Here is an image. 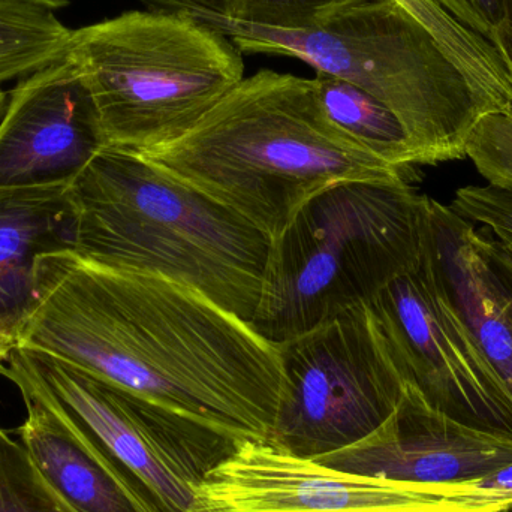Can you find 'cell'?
I'll list each match as a JSON object with an SVG mask.
<instances>
[{
    "label": "cell",
    "instance_id": "obj_1",
    "mask_svg": "<svg viewBox=\"0 0 512 512\" xmlns=\"http://www.w3.org/2000/svg\"><path fill=\"white\" fill-rule=\"evenodd\" d=\"M17 346L47 352L234 444L268 441L279 351L200 292L114 270L74 249L36 262V304Z\"/></svg>",
    "mask_w": 512,
    "mask_h": 512
},
{
    "label": "cell",
    "instance_id": "obj_2",
    "mask_svg": "<svg viewBox=\"0 0 512 512\" xmlns=\"http://www.w3.org/2000/svg\"><path fill=\"white\" fill-rule=\"evenodd\" d=\"M277 239L313 195L346 180L415 177L337 128L315 81L262 69L185 137L137 153Z\"/></svg>",
    "mask_w": 512,
    "mask_h": 512
},
{
    "label": "cell",
    "instance_id": "obj_3",
    "mask_svg": "<svg viewBox=\"0 0 512 512\" xmlns=\"http://www.w3.org/2000/svg\"><path fill=\"white\" fill-rule=\"evenodd\" d=\"M74 251L200 292L252 324L273 239L137 153L104 147L68 186Z\"/></svg>",
    "mask_w": 512,
    "mask_h": 512
},
{
    "label": "cell",
    "instance_id": "obj_4",
    "mask_svg": "<svg viewBox=\"0 0 512 512\" xmlns=\"http://www.w3.org/2000/svg\"><path fill=\"white\" fill-rule=\"evenodd\" d=\"M228 36L242 54L303 60L390 108L423 165L462 161L478 120L498 111L441 42L394 0H355L307 29H271L185 11Z\"/></svg>",
    "mask_w": 512,
    "mask_h": 512
},
{
    "label": "cell",
    "instance_id": "obj_5",
    "mask_svg": "<svg viewBox=\"0 0 512 512\" xmlns=\"http://www.w3.org/2000/svg\"><path fill=\"white\" fill-rule=\"evenodd\" d=\"M421 197L403 179L346 180L313 195L273 240L256 333L280 345L414 270Z\"/></svg>",
    "mask_w": 512,
    "mask_h": 512
},
{
    "label": "cell",
    "instance_id": "obj_6",
    "mask_svg": "<svg viewBox=\"0 0 512 512\" xmlns=\"http://www.w3.org/2000/svg\"><path fill=\"white\" fill-rule=\"evenodd\" d=\"M66 56L107 147L143 153L185 137L245 78L228 36L183 12L131 11L72 30Z\"/></svg>",
    "mask_w": 512,
    "mask_h": 512
},
{
    "label": "cell",
    "instance_id": "obj_7",
    "mask_svg": "<svg viewBox=\"0 0 512 512\" xmlns=\"http://www.w3.org/2000/svg\"><path fill=\"white\" fill-rule=\"evenodd\" d=\"M277 351L283 382L268 442L301 459L367 438L396 411L408 384L367 304L280 343Z\"/></svg>",
    "mask_w": 512,
    "mask_h": 512
},
{
    "label": "cell",
    "instance_id": "obj_8",
    "mask_svg": "<svg viewBox=\"0 0 512 512\" xmlns=\"http://www.w3.org/2000/svg\"><path fill=\"white\" fill-rule=\"evenodd\" d=\"M9 355L158 512H198L207 472L239 447L47 352L15 346Z\"/></svg>",
    "mask_w": 512,
    "mask_h": 512
},
{
    "label": "cell",
    "instance_id": "obj_9",
    "mask_svg": "<svg viewBox=\"0 0 512 512\" xmlns=\"http://www.w3.org/2000/svg\"><path fill=\"white\" fill-rule=\"evenodd\" d=\"M198 512H512V495L475 484H411L346 474L268 441L242 442L207 472Z\"/></svg>",
    "mask_w": 512,
    "mask_h": 512
},
{
    "label": "cell",
    "instance_id": "obj_10",
    "mask_svg": "<svg viewBox=\"0 0 512 512\" xmlns=\"http://www.w3.org/2000/svg\"><path fill=\"white\" fill-rule=\"evenodd\" d=\"M405 381L432 408L512 438V394L421 261L369 304Z\"/></svg>",
    "mask_w": 512,
    "mask_h": 512
},
{
    "label": "cell",
    "instance_id": "obj_11",
    "mask_svg": "<svg viewBox=\"0 0 512 512\" xmlns=\"http://www.w3.org/2000/svg\"><path fill=\"white\" fill-rule=\"evenodd\" d=\"M104 147L95 101L65 56L9 92L0 122V189L69 186Z\"/></svg>",
    "mask_w": 512,
    "mask_h": 512
},
{
    "label": "cell",
    "instance_id": "obj_12",
    "mask_svg": "<svg viewBox=\"0 0 512 512\" xmlns=\"http://www.w3.org/2000/svg\"><path fill=\"white\" fill-rule=\"evenodd\" d=\"M346 474L411 484H477L512 463V438L436 411L406 384L396 411L357 444L315 459Z\"/></svg>",
    "mask_w": 512,
    "mask_h": 512
},
{
    "label": "cell",
    "instance_id": "obj_13",
    "mask_svg": "<svg viewBox=\"0 0 512 512\" xmlns=\"http://www.w3.org/2000/svg\"><path fill=\"white\" fill-rule=\"evenodd\" d=\"M3 376L26 405L17 429L23 447L54 492L75 512H158L104 451L77 429L9 355Z\"/></svg>",
    "mask_w": 512,
    "mask_h": 512
},
{
    "label": "cell",
    "instance_id": "obj_14",
    "mask_svg": "<svg viewBox=\"0 0 512 512\" xmlns=\"http://www.w3.org/2000/svg\"><path fill=\"white\" fill-rule=\"evenodd\" d=\"M472 233L450 206L421 197V261L512 394V304Z\"/></svg>",
    "mask_w": 512,
    "mask_h": 512
},
{
    "label": "cell",
    "instance_id": "obj_15",
    "mask_svg": "<svg viewBox=\"0 0 512 512\" xmlns=\"http://www.w3.org/2000/svg\"><path fill=\"white\" fill-rule=\"evenodd\" d=\"M68 186L0 189V336L18 342L36 304V262L74 249Z\"/></svg>",
    "mask_w": 512,
    "mask_h": 512
},
{
    "label": "cell",
    "instance_id": "obj_16",
    "mask_svg": "<svg viewBox=\"0 0 512 512\" xmlns=\"http://www.w3.org/2000/svg\"><path fill=\"white\" fill-rule=\"evenodd\" d=\"M316 93L325 116L364 149L417 179L420 159L396 114L355 84L316 72Z\"/></svg>",
    "mask_w": 512,
    "mask_h": 512
},
{
    "label": "cell",
    "instance_id": "obj_17",
    "mask_svg": "<svg viewBox=\"0 0 512 512\" xmlns=\"http://www.w3.org/2000/svg\"><path fill=\"white\" fill-rule=\"evenodd\" d=\"M71 36L51 9L0 0V84L30 77L63 59Z\"/></svg>",
    "mask_w": 512,
    "mask_h": 512
},
{
    "label": "cell",
    "instance_id": "obj_18",
    "mask_svg": "<svg viewBox=\"0 0 512 512\" xmlns=\"http://www.w3.org/2000/svg\"><path fill=\"white\" fill-rule=\"evenodd\" d=\"M417 18L499 110L512 107V78L498 51L435 0H394Z\"/></svg>",
    "mask_w": 512,
    "mask_h": 512
},
{
    "label": "cell",
    "instance_id": "obj_19",
    "mask_svg": "<svg viewBox=\"0 0 512 512\" xmlns=\"http://www.w3.org/2000/svg\"><path fill=\"white\" fill-rule=\"evenodd\" d=\"M0 512H75L54 492L29 451L0 427Z\"/></svg>",
    "mask_w": 512,
    "mask_h": 512
},
{
    "label": "cell",
    "instance_id": "obj_20",
    "mask_svg": "<svg viewBox=\"0 0 512 512\" xmlns=\"http://www.w3.org/2000/svg\"><path fill=\"white\" fill-rule=\"evenodd\" d=\"M465 152L489 185L512 192V114H484L469 134Z\"/></svg>",
    "mask_w": 512,
    "mask_h": 512
},
{
    "label": "cell",
    "instance_id": "obj_21",
    "mask_svg": "<svg viewBox=\"0 0 512 512\" xmlns=\"http://www.w3.org/2000/svg\"><path fill=\"white\" fill-rule=\"evenodd\" d=\"M355 0H231L230 17L271 29H307Z\"/></svg>",
    "mask_w": 512,
    "mask_h": 512
},
{
    "label": "cell",
    "instance_id": "obj_22",
    "mask_svg": "<svg viewBox=\"0 0 512 512\" xmlns=\"http://www.w3.org/2000/svg\"><path fill=\"white\" fill-rule=\"evenodd\" d=\"M451 209L466 221L487 228L512 256V192L496 186L457 189Z\"/></svg>",
    "mask_w": 512,
    "mask_h": 512
},
{
    "label": "cell",
    "instance_id": "obj_23",
    "mask_svg": "<svg viewBox=\"0 0 512 512\" xmlns=\"http://www.w3.org/2000/svg\"><path fill=\"white\" fill-rule=\"evenodd\" d=\"M463 26L490 42L499 17L502 0H435Z\"/></svg>",
    "mask_w": 512,
    "mask_h": 512
},
{
    "label": "cell",
    "instance_id": "obj_24",
    "mask_svg": "<svg viewBox=\"0 0 512 512\" xmlns=\"http://www.w3.org/2000/svg\"><path fill=\"white\" fill-rule=\"evenodd\" d=\"M475 249L492 271L498 285L512 304V256L487 228L474 225L472 233Z\"/></svg>",
    "mask_w": 512,
    "mask_h": 512
},
{
    "label": "cell",
    "instance_id": "obj_25",
    "mask_svg": "<svg viewBox=\"0 0 512 512\" xmlns=\"http://www.w3.org/2000/svg\"><path fill=\"white\" fill-rule=\"evenodd\" d=\"M150 11H206L230 17L231 0H143Z\"/></svg>",
    "mask_w": 512,
    "mask_h": 512
},
{
    "label": "cell",
    "instance_id": "obj_26",
    "mask_svg": "<svg viewBox=\"0 0 512 512\" xmlns=\"http://www.w3.org/2000/svg\"><path fill=\"white\" fill-rule=\"evenodd\" d=\"M512 78V0H502L501 17L490 39Z\"/></svg>",
    "mask_w": 512,
    "mask_h": 512
},
{
    "label": "cell",
    "instance_id": "obj_27",
    "mask_svg": "<svg viewBox=\"0 0 512 512\" xmlns=\"http://www.w3.org/2000/svg\"><path fill=\"white\" fill-rule=\"evenodd\" d=\"M475 486L483 487V489L499 490V492L512 495V463L504 466V468L496 469L495 472L478 481Z\"/></svg>",
    "mask_w": 512,
    "mask_h": 512
},
{
    "label": "cell",
    "instance_id": "obj_28",
    "mask_svg": "<svg viewBox=\"0 0 512 512\" xmlns=\"http://www.w3.org/2000/svg\"><path fill=\"white\" fill-rule=\"evenodd\" d=\"M15 346H17V343H15L14 340L0 336V375H2L3 370H5L6 360H8L9 354H11Z\"/></svg>",
    "mask_w": 512,
    "mask_h": 512
},
{
    "label": "cell",
    "instance_id": "obj_29",
    "mask_svg": "<svg viewBox=\"0 0 512 512\" xmlns=\"http://www.w3.org/2000/svg\"><path fill=\"white\" fill-rule=\"evenodd\" d=\"M21 2L35 3V5L45 6V8L56 11V9L68 6L71 0H21Z\"/></svg>",
    "mask_w": 512,
    "mask_h": 512
},
{
    "label": "cell",
    "instance_id": "obj_30",
    "mask_svg": "<svg viewBox=\"0 0 512 512\" xmlns=\"http://www.w3.org/2000/svg\"><path fill=\"white\" fill-rule=\"evenodd\" d=\"M8 101L9 93L0 89V122H2L3 116H5L6 107H8Z\"/></svg>",
    "mask_w": 512,
    "mask_h": 512
}]
</instances>
